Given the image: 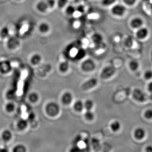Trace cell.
<instances>
[{
  "label": "cell",
  "instance_id": "cell-37",
  "mask_svg": "<svg viewBox=\"0 0 152 152\" xmlns=\"http://www.w3.org/2000/svg\"><path fill=\"white\" fill-rule=\"evenodd\" d=\"M85 11V8L84 6L80 5L76 7V12H78L82 14Z\"/></svg>",
  "mask_w": 152,
  "mask_h": 152
},
{
  "label": "cell",
  "instance_id": "cell-29",
  "mask_svg": "<svg viewBox=\"0 0 152 152\" xmlns=\"http://www.w3.org/2000/svg\"><path fill=\"white\" fill-rule=\"evenodd\" d=\"M48 6L49 10L54 8L56 6V0H46Z\"/></svg>",
  "mask_w": 152,
  "mask_h": 152
},
{
  "label": "cell",
  "instance_id": "cell-4",
  "mask_svg": "<svg viewBox=\"0 0 152 152\" xmlns=\"http://www.w3.org/2000/svg\"><path fill=\"white\" fill-rule=\"evenodd\" d=\"M134 99L140 102H143L146 100V96L143 91L140 89H135L133 92Z\"/></svg>",
  "mask_w": 152,
  "mask_h": 152
},
{
  "label": "cell",
  "instance_id": "cell-16",
  "mask_svg": "<svg viewBox=\"0 0 152 152\" xmlns=\"http://www.w3.org/2000/svg\"><path fill=\"white\" fill-rule=\"evenodd\" d=\"M10 34V30L7 27H4L0 30V38L1 39H7L9 37Z\"/></svg>",
  "mask_w": 152,
  "mask_h": 152
},
{
  "label": "cell",
  "instance_id": "cell-2",
  "mask_svg": "<svg viewBox=\"0 0 152 152\" xmlns=\"http://www.w3.org/2000/svg\"><path fill=\"white\" fill-rule=\"evenodd\" d=\"M46 111L49 115L54 116L58 113L59 107L56 104L50 103L46 107Z\"/></svg>",
  "mask_w": 152,
  "mask_h": 152
},
{
  "label": "cell",
  "instance_id": "cell-43",
  "mask_svg": "<svg viewBox=\"0 0 152 152\" xmlns=\"http://www.w3.org/2000/svg\"><path fill=\"white\" fill-rule=\"evenodd\" d=\"M144 1L146 2H149L151 0H143Z\"/></svg>",
  "mask_w": 152,
  "mask_h": 152
},
{
  "label": "cell",
  "instance_id": "cell-1",
  "mask_svg": "<svg viewBox=\"0 0 152 152\" xmlns=\"http://www.w3.org/2000/svg\"><path fill=\"white\" fill-rule=\"evenodd\" d=\"M126 11V7L122 4H115L112 7L111 12L114 16L122 17L124 15Z\"/></svg>",
  "mask_w": 152,
  "mask_h": 152
},
{
  "label": "cell",
  "instance_id": "cell-11",
  "mask_svg": "<svg viewBox=\"0 0 152 152\" xmlns=\"http://www.w3.org/2000/svg\"><path fill=\"white\" fill-rule=\"evenodd\" d=\"M51 27L50 24L47 22H42L38 27V30L42 34H47L49 32Z\"/></svg>",
  "mask_w": 152,
  "mask_h": 152
},
{
  "label": "cell",
  "instance_id": "cell-42",
  "mask_svg": "<svg viewBox=\"0 0 152 152\" xmlns=\"http://www.w3.org/2000/svg\"><path fill=\"white\" fill-rule=\"evenodd\" d=\"M150 99L152 100V93H151V94H150Z\"/></svg>",
  "mask_w": 152,
  "mask_h": 152
},
{
  "label": "cell",
  "instance_id": "cell-30",
  "mask_svg": "<svg viewBox=\"0 0 152 152\" xmlns=\"http://www.w3.org/2000/svg\"><path fill=\"white\" fill-rule=\"evenodd\" d=\"M85 55H86V51L85 50L83 49H80L77 52L76 56L78 58V59H81L85 56Z\"/></svg>",
  "mask_w": 152,
  "mask_h": 152
},
{
  "label": "cell",
  "instance_id": "cell-15",
  "mask_svg": "<svg viewBox=\"0 0 152 152\" xmlns=\"http://www.w3.org/2000/svg\"><path fill=\"white\" fill-rule=\"evenodd\" d=\"M42 61V57L39 54H34L31 58L30 61L34 65L39 64Z\"/></svg>",
  "mask_w": 152,
  "mask_h": 152
},
{
  "label": "cell",
  "instance_id": "cell-33",
  "mask_svg": "<svg viewBox=\"0 0 152 152\" xmlns=\"http://www.w3.org/2000/svg\"><path fill=\"white\" fill-rule=\"evenodd\" d=\"M144 77L145 79L150 80L152 79V71L148 70L145 72L144 74Z\"/></svg>",
  "mask_w": 152,
  "mask_h": 152
},
{
  "label": "cell",
  "instance_id": "cell-28",
  "mask_svg": "<svg viewBox=\"0 0 152 152\" xmlns=\"http://www.w3.org/2000/svg\"><path fill=\"white\" fill-rule=\"evenodd\" d=\"M6 110L8 113H12L15 109V105L13 103L9 102L5 106Z\"/></svg>",
  "mask_w": 152,
  "mask_h": 152
},
{
  "label": "cell",
  "instance_id": "cell-27",
  "mask_svg": "<svg viewBox=\"0 0 152 152\" xmlns=\"http://www.w3.org/2000/svg\"><path fill=\"white\" fill-rule=\"evenodd\" d=\"M28 99L32 103H35L39 99V96L37 93H32L28 96Z\"/></svg>",
  "mask_w": 152,
  "mask_h": 152
},
{
  "label": "cell",
  "instance_id": "cell-20",
  "mask_svg": "<svg viewBox=\"0 0 152 152\" xmlns=\"http://www.w3.org/2000/svg\"><path fill=\"white\" fill-rule=\"evenodd\" d=\"M91 39L96 44H99L103 40V37L102 35L98 33H95L92 36Z\"/></svg>",
  "mask_w": 152,
  "mask_h": 152
},
{
  "label": "cell",
  "instance_id": "cell-26",
  "mask_svg": "<svg viewBox=\"0 0 152 152\" xmlns=\"http://www.w3.org/2000/svg\"><path fill=\"white\" fill-rule=\"evenodd\" d=\"M110 127L112 130L114 132H117V131L119 130L121 125L119 122L115 121H114L110 125Z\"/></svg>",
  "mask_w": 152,
  "mask_h": 152
},
{
  "label": "cell",
  "instance_id": "cell-12",
  "mask_svg": "<svg viewBox=\"0 0 152 152\" xmlns=\"http://www.w3.org/2000/svg\"><path fill=\"white\" fill-rule=\"evenodd\" d=\"M115 73V69L112 67H106L103 70L102 72V77L103 78H107V77H110Z\"/></svg>",
  "mask_w": 152,
  "mask_h": 152
},
{
  "label": "cell",
  "instance_id": "cell-40",
  "mask_svg": "<svg viewBox=\"0 0 152 152\" xmlns=\"http://www.w3.org/2000/svg\"><path fill=\"white\" fill-rule=\"evenodd\" d=\"M145 151L148 152H152V146L149 145L146 148Z\"/></svg>",
  "mask_w": 152,
  "mask_h": 152
},
{
  "label": "cell",
  "instance_id": "cell-14",
  "mask_svg": "<svg viewBox=\"0 0 152 152\" xmlns=\"http://www.w3.org/2000/svg\"><path fill=\"white\" fill-rule=\"evenodd\" d=\"M97 81L95 79H92L88 81L83 85L82 88L84 90L88 89L94 86L96 84Z\"/></svg>",
  "mask_w": 152,
  "mask_h": 152
},
{
  "label": "cell",
  "instance_id": "cell-41",
  "mask_svg": "<svg viewBox=\"0 0 152 152\" xmlns=\"http://www.w3.org/2000/svg\"><path fill=\"white\" fill-rule=\"evenodd\" d=\"M149 7L150 11H151V12L152 14V4H150Z\"/></svg>",
  "mask_w": 152,
  "mask_h": 152
},
{
  "label": "cell",
  "instance_id": "cell-10",
  "mask_svg": "<svg viewBox=\"0 0 152 152\" xmlns=\"http://www.w3.org/2000/svg\"><path fill=\"white\" fill-rule=\"evenodd\" d=\"M134 137L139 140H143L145 137L146 132L143 128L139 127L135 130L134 133Z\"/></svg>",
  "mask_w": 152,
  "mask_h": 152
},
{
  "label": "cell",
  "instance_id": "cell-19",
  "mask_svg": "<svg viewBox=\"0 0 152 152\" xmlns=\"http://www.w3.org/2000/svg\"><path fill=\"white\" fill-rule=\"evenodd\" d=\"M12 132L9 130H5L2 133V138L5 141H8L10 140L12 138Z\"/></svg>",
  "mask_w": 152,
  "mask_h": 152
},
{
  "label": "cell",
  "instance_id": "cell-24",
  "mask_svg": "<svg viewBox=\"0 0 152 152\" xmlns=\"http://www.w3.org/2000/svg\"><path fill=\"white\" fill-rule=\"evenodd\" d=\"M130 69L132 70V71H135L137 70L139 67V64L138 62L137 61H132L129 63Z\"/></svg>",
  "mask_w": 152,
  "mask_h": 152
},
{
  "label": "cell",
  "instance_id": "cell-44",
  "mask_svg": "<svg viewBox=\"0 0 152 152\" xmlns=\"http://www.w3.org/2000/svg\"><path fill=\"white\" fill-rule=\"evenodd\" d=\"M15 1H21V0H15Z\"/></svg>",
  "mask_w": 152,
  "mask_h": 152
},
{
  "label": "cell",
  "instance_id": "cell-25",
  "mask_svg": "<svg viewBox=\"0 0 152 152\" xmlns=\"http://www.w3.org/2000/svg\"><path fill=\"white\" fill-rule=\"evenodd\" d=\"M13 151L14 152H25L26 151V148L23 145H18L14 147L13 149Z\"/></svg>",
  "mask_w": 152,
  "mask_h": 152
},
{
  "label": "cell",
  "instance_id": "cell-5",
  "mask_svg": "<svg viewBox=\"0 0 152 152\" xmlns=\"http://www.w3.org/2000/svg\"><path fill=\"white\" fill-rule=\"evenodd\" d=\"M36 8L38 12L42 14L45 13L49 10L46 0H41L38 2L36 4Z\"/></svg>",
  "mask_w": 152,
  "mask_h": 152
},
{
  "label": "cell",
  "instance_id": "cell-13",
  "mask_svg": "<svg viewBox=\"0 0 152 152\" xmlns=\"http://www.w3.org/2000/svg\"><path fill=\"white\" fill-rule=\"evenodd\" d=\"M65 12L69 16L74 15L76 12V7L72 5H69L65 8Z\"/></svg>",
  "mask_w": 152,
  "mask_h": 152
},
{
  "label": "cell",
  "instance_id": "cell-38",
  "mask_svg": "<svg viewBox=\"0 0 152 152\" xmlns=\"http://www.w3.org/2000/svg\"><path fill=\"white\" fill-rule=\"evenodd\" d=\"M35 115L34 113H30L28 115L27 121L28 122H33L35 119Z\"/></svg>",
  "mask_w": 152,
  "mask_h": 152
},
{
  "label": "cell",
  "instance_id": "cell-9",
  "mask_svg": "<svg viewBox=\"0 0 152 152\" xmlns=\"http://www.w3.org/2000/svg\"><path fill=\"white\" fill-rule=\"evenodd\" d=\"M82 69L86 72L92 71L95 68V64L92 60L88 59L83 63L82 65Z\"/></svg>",
  "mask_w": 152,
  "mask_h": 152
},
{
  "label": "cell",
  "instance_id": "cell-8",
  "mask_svg": "<svg viewBox=\"0 0 152 152\" xmlns=\"http://www.w3.org/2000/svg\"><path fill=\"white\" fill-rule=\"evenodd\" d=\"M144 23V21L142 18L137 17L131 20L130 24L131 27L134 29H138L142 27Z\"/></svg>",
  "mask_w": 152,
  "mask_h": 152
},
{
  "label": "cell",
  "instance_id": "cell-3",
  "mask_svg": "<svg viewBox=\"0 0 152 152\" xmlns=\"http://www.w3.org/2000/svg\"><path fill=\"white\" fill-rule=\"evenodd\" d=\"M12 67L10 61L3 60L0 61V73L2 74H7L12 71Z\"/></svg>",
  "mask_w": 152,
  "mask_h": 152
},
{
  "label": "cell",
  "instance_id": "cell-23",
  "mask_svg": "<svg viewBox=\"0 0 152 152\" xmlns=\"http://www.w3.org/2000/svg\"><path fill=\"white\" fill-rule=\"evenodd\" d=\"M117 0H102V5L104 7H110L115 4Z\"/></svg>",
  "mask_w": 152,
  "mask_h": 152
},
{
  "label": "cell",
  "instance_id": "cell-21",
  "mask_svg": "<svg viewBox=\"0 0 152 152\" xmlns=\"http://www.w3.org/2000/svg\"><path fill=\"white\" fill-rule=\"evenodd\" d=\"M69 0H56V6L59 9L65 8L68 5Z\"/></svg>",
  "mask_w": 152,
  "mask_h": 152
},
{
  "label": "cell",
  "instance_id": "cell-22",
  "mask_svg": "<svg viewBox=\"0 0 152 152\" xmlns=\"http://www.w3.org/2000/svg\"><path fill=\"white\" fill-rule=\"evenodd\" d=\"M84 107V105L82 101H78L74 104V108L77 111L80 112L83 110Z\"/></svg>",
  "mask_w": 152,
  "mask_h": 152
},
{
  "label": "cell",
  "instance_id": "cell-17",
  "mask_svg": "<svg viewBox=\"0 0 152 152\" xmlns=\"http://www.w3.org/2000/svg\"><path fill=\"white\" fill-rule=\"evenodd\" d=\"M72 100V96L69 93H66L64 94L62 97V101L63 103L68 104L70 103Z\"/></svg>",
  "mask_w": 152,
  "mask_h": 152
},
{
  "label": "cell",
  "instance_id": "cell-39",
  "mask_svg": "<svg viewBox=\"0 0 152 152\" xmlns=\"http://www.w3.org/2000/svg\"><path fill=\"white\" fill-rule=\"evenodd\" d=\"M148 89L150 93H152V81L148 85Z\"/></svg>",
  "mask_w": 152,
  "mask_h": 152
},
{
  "label": "cell",
  "instance_id": "cell-34",
  "mask_svg": "<svg viewBox=\"0 0 152 152\" xmlns=\"http://www.w3.org/2000/svg\"><path fill=\"white\" fill-rule=\"evenodd\" d=\"M85 117L88 120H92L94 118V115L91 110H87L85 114Z\"/></svg>",
  "mask_w": 152,
  "mask_h": 152
},
{
  "label": "cell",
  "instance_id": "cell-32",
  "mask_svg": "<svg viewBox=\"0 0 152 152\" xmlns=\"http://www.w3.org/2000/svg\"><path fill=\"white\" fill-rule=\"evenodd\" d=\"M144 117L148 120L152 119V109L147 110L144 113Z\"/></svg>",
  "mask_w": 152,
  "mask_h": 152
},
{
  "label": "cell",
  "instance_id": "cell-36",
  "mask_svg": "<svg viewBox=\"0 0 152 152\" xmlns=\"http://www.w3.org/2000/svg\"><path fill=\"white\" fill-rule=\"evenodd\" d=\"M137 0H123V2L128 6H132L135 4Z\"/></svg>",
  "mask_w": 152,
  "mask_h": 152
},
{
  "label": "cell",
  "instance_id": "cell-6",
  "mask_svg": "<svg viewBox=\"0 0 152 152\" xmlns=\"http://www.w3.org/2000/svg\"><path fill=\"white\" fill-rule=\"evenodd\" d=\"M20 45V42L15 37H11L7 42V46L10 50H15Z\"/></svg>",
  "mask_w": 152,
  "mask_h": 152
},
{
  "label": "cell",
  "instance_id": "cell-7",
  "mask_svg": "<svg viewBox=\"0 0 152 152\" xmlns=\"http://www.w3.org/2000/svg\"><path fill=\"white\" fill-rule=\"evenodd\" d=\"M149 34V31L148 28L142 26L138 29L136 32V36L140 39H144L148 37Z\"/></svg>",
  "mask_w": 152,
  "mask_h": 152
},
{
  "label": "cell",
  "instance_id": "cell-18",
  "mask_svg": "<svg viewBox=\"0 0 152 152\" xmlns=\"http://www.w3.org/2000/svg\"><path fill=\"white\" fill-rule=\"evenodd\" d=\"M28 124L27 120L24 119H21L17 123V127L19 129L23 130L27 127Z\"/></svg>",
  "mask_w": 152,
  "mask_h": 152
},
{
  "label": "cell",
  "instance_id": "cell-35",
  "mask_svg": "<svg viewBox=\"0 0 152 152\" xmlns=\"http://www.w3.org/2000/svg\"><path fill=\"white\" fill-rule=\"evenodd\" d=\"M68 69V64L66 62L61 63L59 66L60 70L62 72H66Z\"/></svg>",
  "mask_w": 152,
  "mask_h": 152
},
{
  "label": "cell",
  "instance_id": "cell-31",
  "mask_svg": "<svg viewBox=\"0 0 152 152\" xmlns=\"http://www.w3.org/2000/svg\"><path fill=\"white\" fill-rule=\"evenodd\" d=\"M84 108L86 109L87 110H91L94 104L92 101L91 100H87L84 104Z\"/></svg>",
  "mask_w": 152,
  "mask_h": 152
}]
</instances>
